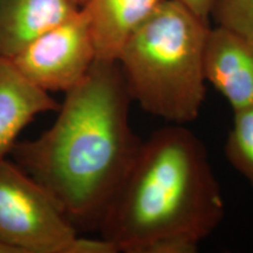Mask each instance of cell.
<instances>
[{"mask_svg":"<svg viewBox=\"0 0 253 253\" xmlns=\"http://www.w3.org/2000/svg\"><path fill=\"white\" fill-rule=\"evenodd\" d=\"M73 1H74L75 5H78L79 7H82V6H84V4H86L88 0H73Z\"/></svg>","mask_w":253,"mask_h":253,"instance_id":"4fadbf2b","label":"cell"},{"mask_svg":"<svg viewBox=\"0 0 253 253\" xmlns=\"http://www.w3.org/2000/svg\"><path fill=\"white\" fill-rule=\"evenodd\" d=\"M65 94L48 130L9 155L78 233L97 231L142 143L129 121L132 99L119 62L102 60Z\"/></svg>","mask_w":253,"mask_h":253,"instance_id":"6da1fadb","label":"cell"},{"mask_svg":"<svg viewBox=\"0 0 253 253\" xmlns=\"http://www.w3.org/2000/svg\"><path fill=\"white\" fill-rule=\"evenodd\" d=\"M204 74L233 113L253 106V41L223 26L209 30Z\"/></svg>","mask_w":253,"mask_h":253,"instance_id":"8992f818","label":"cell"},{"mask_svg":"<svg viewBox=\"0 0 253 253\" xmlns=\"http://www.w3.org/2000/svg\"><path fill=\"white\" fill-rule=\"evenodd\" d=\"M210 24L177 0H164L136 30L116 61L132 101L172 125L198 118L205 100L204 52Z\"/></svg>","mask_w":253,"mask_h":253,"instance_id":"3957f363","label":"cell"},{"mask_svg":"<svg viewBox=\"0 0 253 253\" xmlns=\"http://www.w3.org/2000/svg\"><path fill=\"white\" fill-rule=\"evenodd\" d=\"M164 0H88L87 12L96 60L116 61L128 38Z\"/></svg>","mask_w":253,"mask_h":253,"instance_id":"9c48e42d","label":"cell"},{"mask_svg":"<svg viewBox=\"0 0 253 253\" xmlns=\"http://www.w3.org/2000/svg\"><path fill=\"white\" fill-rule=\"evenodd\" d=\"M223 216L204 144L172 125L142 142L97 231L119 252L194 253Z\"/></svg>","mask_w":253,"mask_h":253,"instance_id":"7a4b0ae2","label":"cell"},{"mask_svg":"<svg viewBox=\"0 0 253 253\" xmlns=\"http://www.w3.org/2000/svg\"><path fill=\"white\" fill-rule=\"evenodd\" d=\"M49 93L24 78L11 60L0 56V160L9 155L19 134L39 114L58 112Z\"/></svg>","mask_w":253,"mask_h":253,"instance_id":"52a82bcc","label":"cell"},{"mask_svg":"<svg viewBox=\"0 0 253 253\" xmlns=\"http://www.w3.org/2000/svg\"><path fill=\"white\" fill-rule=\"evenodd\" d=\"M211 17L218 26L253 41V0H214Z\"/></svg>","mask_w":253,"mask_h":253,"instance_id":"8fae6325","label":"cell"},{"mask_svg":"<svg viewBox=\"0 0 253 253\" xmlns=\"http://www.w3.org/2000/svg\"><path fill=\"white\" fill-rule=\"evenodd\" d=\"M225 155L231 166L253 186V106L233 113Z\"/></svg>","mask_w":253,"mask_h":253,"instance_id":"30bf717a","label":"cell"},{"mask_svg":"<svg viewBox=\"0 0 253 253\" xmlns=\"http://www.w3.org/2000/svg\"><path fill=\"white\" fill-rule=\"evenodd\" d=\"M78 237L42 186L13 161L0 160V242L18 253H73Z\"/></svg>","mask_w":253,"mask_h":253,"instance_id":"277c9868","label":"cell"},{"mask_svg":"<svg viewBox=\"0 0 253 253\" xmlns=\"http://www.w3.org/2000/svg\"><path fill=\"white\" fill-rule=\"evenodd\" d=\"M9 60L24 78L40 89L67 93L84 80L96 60L87 12L81 7Z\"/></svg>","mask_w":253,"mask_h":253,"instance_id":"5b68a950","label":"cell"},{"mask_svg":"<svg viewBox=\"0 0 253 253\" xmlns=\"http://www.w3.org/2000/svg\"><path fill=\"white\" fill-rule=\"evenodd\" d=\"M80 8L73 0H0V56L11 59Z\"/></svg>","mask_w":253,"mask_h":253,"instance_id":"ba28073f","label":"cell"},{"mask_svg":"<svg viewBox=\"0 0 253 253\" xmlns=\"http://www.w3.org/2000/svg\"><path fill=\"white\" fill-rule=\"evenodd\" d=\"M177 1L181 2L199 19L209 24L210 17L212 15L214 0H177Z\"/></svg>","mask_w":253,"mask_h":253,"instance_id":"7c38bea8","label":"cell"}]
</instances>
